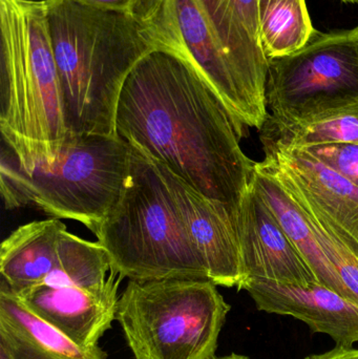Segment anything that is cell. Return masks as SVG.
I'll return each instance as SVG.
<instances>
[{
	"mask_svg": "<svg viewBox=\"0 0 358 359\" xmlns=\"http://www.w3.org/2000/svg\"><path fill=\"white\" fill-rule=\"evenodd\" d=\"M115 124L132 149L237 222L256 165L241 147L246 126L184 59L161 48L143 57L122 88Z\"/></svg>",
	"mask_w": 358,
	"mask_h": 359,
	"instance_id": "1",
	"label": "cell"
},
{
	"mask_svg": "<svg viewBox=\"0 0 358 359\" xmlns=\"http://www.w3.org/2000/svg\"><path fill=\"white\" fill-rule=\"evenodd\" d=\"M69 135L117 136L116 109L137 63L155 50L136 17L44 0Z\"/></svg>",
	"mask_w": 358,
	"mask_h": 359,
	"instance_id": "2",
	"label": "cell"
},
{
	"mask_svg": "<svg viewBox=\"0 0 358 359\" xmlns=\"http://www.w3.org/2000/svg\"><path fill=\"white\" fill-rule=\"evenodd\" d=\"M0 132L25 172L56 160L67 138L44 0H0Z\"/></svg>",
	"mask_w": 358,
	"mask_h": 359,
	"instance_id": "3",
	"label": "cell"
},
{
	"mask_svg": "<svg viewBox=\"0 0 358 359\" xmlns=\"http://www.w3.org/2000/svg\"><path fill=\"white\" fill-rule=\"evenodd\" d=\"M132 153L118 136L67 135L53 163L27 172L2 142V200L6 209L33 205L53 219H74L95 233L123 191Z\"/></svg>",
	"mask_w": 358,
	"mask_h": 359,
	"instance_id": "4",
	"label": "cell"
},
{
	"mask_svg": "<svg viewBox=\"0 0 358 359\" xmlns=\"http://www.w3.org/2000/svg\"><path fill=\"white\" fill-rule=\"evenodd\" d=\"M132 149L123 191L95 232L111 271L142 282L210 280L155 163Z\"/></svg>",
	"mask_w": 358,
	"mask_h": 359,
	"instance_id": "5",
	"label": "cell"
},
{
	"mask_svg": "<svg viewBox=\"0 0 358 359\" xmlns=\"http://www.w3.org/2000/svg\"><path fill=\"white\" fill-rule=\"evenodd\" d=\"M230 306L205 280H130L117 318L135 359H214Z\"/></svg>",
	"mask_w": 358,
	"mask_h": 359,
	"instance_id": "6",
	"label": "cell"
},
{
	"mask_svg": "<svg viewBox=\"0 0 358 359\" xmlns=\"http://www.w3.org/2000/svg\"><path fill=\"white\" fill-rule=\"evenodd\" d=\"M267 122L309 123L358 104V32H317L301 50L268 59Z\"/></svg>",
	"mask_w": 358,
	"mask_h": 359,
	"instance_id": "7",
	"label": "cell"
},
{
	"mask_svg": "<svg viewBox=\"0 0 358 359\" xmlns=\"http://www.w3.org/2000/svg\"><path fill=\"white\" fill-rule=\"evenodd\" d=\"M135 17L153 48L184 59L242 123L262 130L269 117L267 101L231 58L201 0H143Z\"/></svg>",
	"mask_w": 358,
	"mask_h": 359,
	"instance_id": "8",
	"label": "cell"
},
{
	"mask_svg": "<svg viewBox=\"0 0 358 359\" xmlns=\"http://www.w3.org/2000/svg\"><path fill=\"white\" fill-rule=\"evenodd\" d=\"M260 162L324 229L358 259V186L304 149L265 139Z\"/></svg>",
	"mask_w": 358,
	"mask_h": 359,
	"instance_id": "9",
	"label": "cell"
},
{
	"mask_svg": "<svg viewBox=\"0 0 358 359\" xmlns=\"http://www.w3.org/2000/svg\"><path fill=\"white\" fill-rule=\"evenodd\" d=\"M155 165L191 244L207 267L210 280L216 286L240 289L245 274L233 215L226 207L208 200L167 168Z\"/></svg>",
	"mask_w": 358,
	"mask_h": 359,
	"instance_id": "10",
	"label": "cell"
},
{
	"mask_svg": "<svg viewBox=\"0 0 358 359\" xmlns=\"http://www.w3.org/2000/svg\"><path fill=\"white\" fill-rule=\"evenodd\" d=\"M235 226L245 280L296 286L319 283L252 182L240 203Z\"/></svg>",
	"mask_w": 358,
	"mask_h": 359,
	"instance_id": "11",
	"label": "cell"
},
{
	"mask_svg": "<svg viewBox=\"0 0 358 359\" xmlns=\"http://www.w3.org/2000/svg\"><path fill=\"white\" fill-rule=\"evenodd\" d=\"M111 271L97 286L50 287L40 285L15 294L34 314L80 347L98 346L117 318L120 282Z\"/></svg>",
	"mask_w": 358,
	"mask_h": 359,
	"instance_id": "12",
	"label": "cell"
},
{
	"mask_svg": "<svg viewBox=\"0 0 358 359\" xmlns=\"http://www.w3.org/2000/svg\"><path fill=\"white\" fill-rule=\"evenodd\" d=\"M239 290L247 291L260 311L302 320L312 332L331 337L336 346L358 343L357 304L324 285L296 286L248 278Z\"/></svg>",
	"mask_w": 358,
	"mask_h": 359,
	"instance_id": "13",
	"label": "cell"
},
{
	"mask_svg": "<svg viewBox=\"0 0 358 359\" xmlns=\"http://www.w3.org/2000/svg\"><path fill=\"white\" fill-rule=\"evenodd\" d=\"M0 349L12 359H106L99 348L80 347L27 309L1 284Z\"/></svg>",
	"mask_w": 358,
	"mask_h": 359,
	"instance_id": "14",
	"label": "cell"
},
{
	"mask_svg": "<svg viewBox=\"0 0 358 359\" xmlns=\"http://www.w3.org/2000/svg\"><path fill=\"white\" fill-rule=\"evenodd\" d=\"M67 226L58 219L25 224L0 246L2 282L14 294L39 286L53 271Z\"/></svg>",
	"mask_w": 358,
	"mask_h": 359,
	"instance_id": "15",
	"label": "cell"
},
{
	"mask_svg": "<svg viewBox=\"0 0 358 359\" xmlns=\"http://www.w3.org/2000/svg\"><path fill=\"white\" fill-rule=\"evenodd\" d=\"M252 183L261 198L277 217L292 244L312 270L319 284L350 299L333 265L322 249L304 209L261 163L254 165Z\"/></svg>",
	"mask_w": 358,
	"mask_h": 359,
	"instance_id": "16",
	"label": "cell"
},
{
	"mask_svg": "<svg viewBox=\"0 0 358 359\" xmlns=\"http://www.w3.org/2000/svg\"><path fill=\"white\" fill-rule=\"evenodd\" d=\"M260 43L267 58L292 54L317 33L306 0H259Z\"/></svg>",
	"mask_w": 358,
	"mask_h": 359,
	"instance_id": "17",
	"label": "cell"
},
{
	"mask_svg": "<svg viewBox=\"0 0 358 359\" xmlns=\"http://www.w3.org/2000/svg\"><path fill=\"white\" fill-rule=\"evenodd\" d=\"M109 271H111V261L98 241L83 240L67 229L59 242L56 266L41 285L97 286L106 282Z\"/></svg>",
	"mask_w": 358,
	"mask_h": 359,
	"instance_id": "18",
	"label": "cell"
},
{
	"mask_svg": "<svg viewBox=\"0 0 358 359\" xmlns=\"http://www.w3.org/2000/svg\"><path fill=\"white\" fill-rule=\"evenodd\" d=\"M265 139L290 149L330 144H358V104L309 123L275 126L269 123Z\"/></svg>",
	"mask_w": 358,
	"mask_h": 359,
	"instance_id": "19",
	"label": "cell"
},
{
	"mask_svg": "<svg viewBox=\"0 0 358 359\" xmlns=\"http://www.w3.org/2000/svg\"><path fill=\"white\" fill-rule=\"evenodd\" d=\"M305 211V210H304ZM306 212V211H305ZM307 213V212H306ZM309 221L313 231L330 263L333 265L338 278L342 280L349 297L358 305V259L348 248L340 244L327 230L324 229L311 215Z\"/></svg>",
	"mask_w": 358,
	"mask_h": 359,
	"instance_id": "20",
	"label": "cell"
},
{
	"mask_svg": "<svg viewBox=\"0 0 358 359\" xmlns=\"http://www.w3.org/2000/svg\"><path fill=\"white\" fill-rule=\"evenodd\" d=\"M300 149L338 170L358 186V144L319 145Z\"/></svg>",
	"mask_w": 358,
	"mask_h": 359,
	"instance_id": "21",
	"label": "cell"
},
{
	"mask_svg": "<svg viewBox=\"0 0 358 359\" xmlns=\"http://www.w3.org/2000/svg\"><path fill=\"white\" fill-rule=\"evenodd\" d=\"M228 1L246 29L252 34V37L260 43L259 0H228Z\"/></svg>",
	"mask_w": 358,
	"mask_h": 359,
	"instance_id": "22",
	"label": "cell"
},
{
	"mask_svg": "<svg viewBox=\"0 0 358 359\" xmlns=\"http://www.w3.org/2000/svg\"><path fill=\"white\" fill-rule=\"evenodd\" d=\"M76 1L96 10L135 16L143 0H76Z\"/></svg>",
	"mask_w": 358,
	"mask_h": 359,
	"instance_id": "23",
	"label": "cell"
},
{
	"mask_svg": "<svg viewBox=\"0 0 358 359\" xmlns=\"http://www.w3.org/2000/svg\"><path fill=\"white\" fill-rule=\"evenodd\" d=\"M303 359H358V349L353 347L336 346L333 349L323 353L311 354Z\"/></svg>",
	"mask_w": 358,
	"mask_h": 359,
	"instance_id": "24",
	"label": "cell"
},
{
	"mask_svg": "<svg viewBox=\"0 0 358 359\" xmlns=\"http://www.w3.org/2000/svg\"><path fill=\"white\" fill-rule=\"evenodd\" d=\"M214 359H249L244 355H240V354H230V355L223 356V358H218Z\"/></svg>",
	"mask_w": 358,
	"mask_h": 359,
	"instance_id": "25",
	"label": "cell"
},
{
	"mask_svg": "<svg viewBox=\"0 0 358 359\" xmlns=\"http://www.w3.org/2000/svg\"><path fill=\"white\" fill-rule=\"evenodd\" d=\"M0 359H12L10 358V356L8 355V354L6 353V352L4 351V350L0 349Z\"/></svg>",
	"mask_w": 358,
	"mask_h": 359,
	"instance_id": "26",
	"label": "cell"
},
{
	"mask_svg": "<svg viewBox=\"0 0 358 359\" xmlns=\"http://www.w3.org/2000/svg\"><path fill=\"white\" fill-rule=\"evenodd\" d=\"M340 1L346 2V4H358V0H340Z\"/></svg>",
	"mask_w": 358,
	"mask_h": 359,
	"instance_id": "27",
	"label": "cell"
},
{
	"mask_svg": "<svg viewBox=\"0 0 358 359\" xmlns=\"http://www.w3.org/2000/svg\"><path fill=\"white\" fill-rule=\"evenodd\" d=\"M357 32H358V27H357Z\"/></svg>",
	"mask_w": 358,
	"mask_h": 359,
	"instance_id": "28",
	"label": "cell"
}]
</instances>
